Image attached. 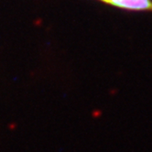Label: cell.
Listing matches in <instances>:
<instances>
[{
	"label": "cell",
	"instance_id": "6da1fadb",
	"mask_svg": "<svg viewBox=\"0 0 152 152\" xmlns=\"http://www.w3.org/2000/svg\"><path fill=\"white\" fill-rule=\"evenodd\" d=\"M100 1L127 10L152 11V0H100Z\"/></svg>",
	"mask_w": 152,
	"mask_h": 152
}]
</instances>
